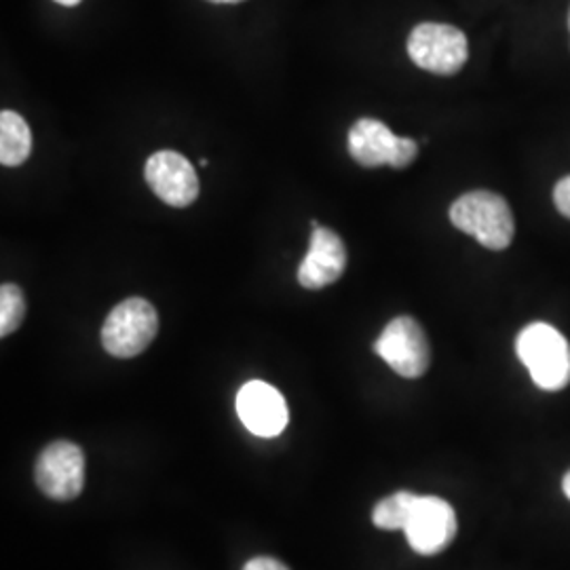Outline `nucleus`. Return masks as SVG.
<instances>
[{"mask_svg": "<svg viewBox=\"0 0 570 570\" xmlns=\"http://www.w3.org/2000/svg\"><path fill=\"white\" fill-rule=\"evenodd\" d=\"M379 357L404 379H421L431 364V346L423 326L414 317H395L374 343Z\"/></svg>", "mask_w": 570, "mask_h": 570, "instance_id": "6", "label": "nucleus"}, {"mask_svg": "<svg viewBox=\"0 0 570 570\" xmlns=\"http://www.w3.org/2000/svg\"><path fill=\"white\" fill-rule=\"evenodd\" d=\"M515 353L537 387L543 391L569 387L570 345L556 327L543 322L524 327L518 334Z\"/></svg>", "mask_w": 570, "mask_h": 570, "instance_id": "1", "label": "nucleus"}, {"mask_svg": "<svg viewBox=\"0 0 570 570\" xmlns=\"http://www.w3.org/2000/svg\"><path fill=\"white\" fill-rule=\"evenodd\" d=\"M414 492H395L387 499L379 501L376 508L372 511V522L374 527L381 530H402L404 522H406L407 510L412 505Z\"/></svg>", "mask_w": 570, "mask_h": 570, "instance_id": "13", "label": "nucleus"}, {"mask_svg": "<svg viewBox=\"0 0 570 570\" xmlns=\"http://www.w3.org/2000/svg\"><path fill=\"white\" fill-rule=\"evenodd\" d=\"M569 28H570V16H569Z\"/></svg>", "mask_w": 570, "mask_h": 570, "instance_id": "20", "label": "nucleus"}, {"mask_svg": "<svg viewBox=\"0 0 570 570\" xmlns=\"http://www.w3.org/2000/svg\"><path fill=\"white\" fill-rule=\"evenodd\" d=\"M562 490H564V494H567V499L570 501V471H567L564 478H562Z\"/></svg>", "mask_w": 570, "mask_h": 570, "instance_id": "17", "label": "nucleus"}, {"mask_svg": "<svg viewBox=\"0 0 570 570\" xmlns=\"http://www.w3.org/2000/svg\"><path fill=\"white\" fill-rule=\"evenodd\" d=\"M153 193L171 207H188L199 197V178L193 164L176 150L155 153L144 169Z\"/></svg>", "mask_w": 570, "mask_h": 570, "instance_id": "9", "label": "nucleus"}, {"mask_svg": "<svg viewBox=\"0 0 570 570\" xmlns=\"http://www.w3.org/2000/svg\"><path fill=\"white\" fill-rule=\"evenodd\" d=\"M157 332V308L144 298H127L108 313L102 327V345L108 355L129 360L144 353Z\"/></svg>", "mask_w": 570, "mask_h": 570, "instance_id": "3", "label": "nucleus"}, {"mask_svg": "<svg viewBox=\"0 0 570 570\" xmlns=\"http://www.w3.org/2000/svg\"><path fill=\"white\" fill-rule=\"evenodd\" d=\"M207 2H214V4H237V2H245V0H207Z\"/></svg>", "mask_w": 570, "mask_h": 570, "instance_id": "18", "label": "nucleus"}, {"mask_svg": "<svg viewBox=\"0 0 570 570\" xmlns=\"http://www.w3.org/2000/svg\"><path fill=\"white\" fill-rule=\"evenodd\" d=\"M237 414L245 429L258 438H275L287 425L284 395L263 381H249L237 393Z\"/></svg>", "mask_w": 570, "mask_h": 570, "instance_id": "10", "label": "nucleus"}, {"mask_svg": "<svg viewBox=\"0 0 570 570\" xmlns=\"http://www.w3.org/2000/svg\"><path fill=\"white\" fill-rule=\"evenodd\" d=\"M456 529V513L449 501L414 494L402 529L412 550L421 556H438L452 546Z\"/></svg>", "mask_w": 570, "mask_h": 570, "instance_id": "5", "label": "nucleus"}, {"mask_svg": "<svg viewBox=\"0 0 570 570\" xmlns=\"http://www.w3.org/2000/svg\"><path fill=\"white\" fill-rule=\"evenodd\" d=\"M37 487L53 501H72L85 487V454L72 442H53L42 450L35 468Z\"/></svg>", "mask_w": 570, "mask_h": 570, "instance_id": "8", "label": "nucleus"}, {"mask_svg": "<svg viewBox=\"0 0 570 570\" xmlns=\"http://www.w3.org/2000/svg\"><path fill=\"white\" fill-rule=\"evenodd\" d=\"M348 153L362 167L404 169L416 159L419 144L395 136L385 122L360 119L348 131Z\"/></svg>", "mask_w": 570, "mask_h": 570, "instance_id": "7", "label": "nucleus"}, {"mask_svg": "<svg viewBox=\"0 0 570 570\" xmlns=\"http://www.w3.org/2000/svg\"><path fill=\"white\" fill-rule=\"evenodd\" d=\"M450 220L459 230L494 252L508 249L515 235L510 205L501 195L490 190H471L461 195L450 207Z\"/></svg>", "mask_w": 570, "mask_h": 570, "instance_id": "2", "label": "nucleus"}, {"mask_svg": "<svg viewBox=\"0 0 570 570\" xmlns=\"http://www.w3.org/2000/svg\"><path fill=\"white\" fill-rule=\"evenodd\" d=\"M26 317V296L20 285L2 284L0 287V336L7 338L21 326Z\"/></svg>", "mask_w": 570, "mask_h": 570, "instance_id": "14", "label": "nucleus"}, {"mask_svg": "<svg viewBox=\"0 0 570 570\" xmlns=\"http://www.w3.org/2000/svg\"><path fill=\"white\" fill-rule=\"evenodd\" d=\"M407 56L419 68L452 77L469 58V42L465 32L450 23H419L407 37Z\"/></svg>", "mask_w": 570, "mask_h": 570, "instance_id": "4", "label": "nucleus"}, {"mask_svg": "<svg viewBox=\"0 0 570 570\" xmlns=\"http://www.w3.org/2000/svg\"><path fill=\"white\" fill-rule=\"evenodd\" d=\"M58 4H63V7H77L81 0H56Z\"/></svg>", "mask_w": 570, "mask_h": 570, "instance_id": "19", "label": "nucleus"}, {"mask_svg": "<svg viewBox=\"0 0 570 570\" xmlns=\"http://www.w3.org/2000/svg\"><path fill=\"white\" fill-rule=\"evenodd\" d=\"M32 153V134L23 117L13 110L0 112V164L18 167Z\"/></svg>", "mask_w": 570, "mask_h": 570, "instance_id": "12", "label": "nucleus"}, {"mask_svg": "<svg viewBox=\"0 0 570 570\" xmlns=\"http://www.w3.org/2000/svg\"><path fill=\"white\" fill-rule=\"evenodd\" d=\"M553 204L558 207V212L562 216H567L570 220V176L562 178L553 188Z\"/></svg>", "mask_w": 570, "mask_h": 570, "instance_id": "15", "label": "nucleus"}, {"mask_svg": "<svg viewBox=\"0 0 570 570\" xmlns=\"http://www.w3.org/2000/svg\"><path fill=\"white\" fill-rule=\"evenodd\" d=\"M346 247L343 239L326 226L311 230L305 261L298 268V284L306 289H322L336 284L346 271Z\"/></svg>", "mask_w": 570, "mask_h": 570, "instance_id": "11", "label": "nucleus"}, {"mask_svg": "<svg viewBox=\"0 0 570 570\" xmlns=\"http://www.w3.org/2000/svg\"><path fill=\"white\" fill-rule=\"evenodd\" d=\"M244 570H289L285 567L284 562H279V560H275V558H266V556H261V558H252L249 562H245Z\"/></svg>", "mask_w": 570, "mask_h": 570, "instance_id": "16", "label": "nucleus"}]
</instances>
